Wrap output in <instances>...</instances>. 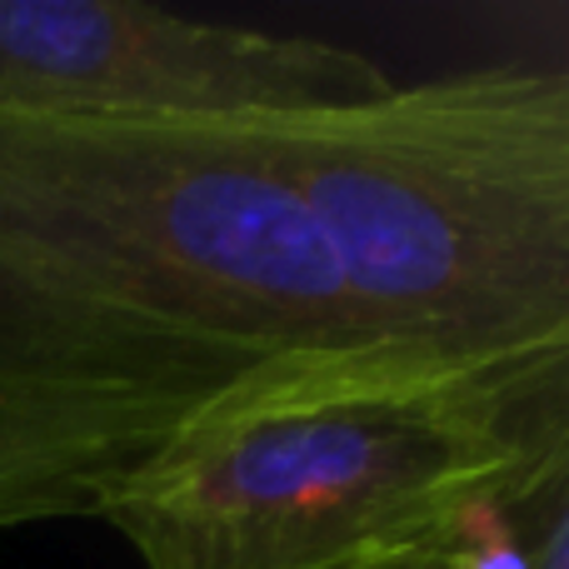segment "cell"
I'll return each mask as SVG.
<instances>
[{
	"mask_svg": "<svg viewBox=\"0 0 569 569\" xmlns=\"http://www.w3.org/2000/svg\"><path fill=\"white\" fill-rule=\"evenodd\" d=\"M365 355L266 120L0 106V530L106 520L240 395Z\"/></svg>",
	"mask_w": 569,
	"mask_h": 569,
	"instance_id": "1",
	"label": "cell"
},
{
	"mask_svg": "<svg viewBox=\"0 0 569 569\" xmlns=\"http://www.w3.org/2000/svg\"><path fill=\"white\" fill-rule=\"evenodd\" d=\"M535 569H569V510H560L540 535L535 550Z\"/></svg>",
	"mask_w": 569,
	"mask_h": 569,
	"instance_id": "5",
	"label": "cell"
},
{
	"mask_svg": "<svg viewBox=\"0 0 569 569\" xmlns=\"http://www.w3.org/2000/svg\"><path fill=\"white\" fill-rule=\"evenodd\" d=\"M569 465V360L320 365L240 395L106 520L146 569H350Z\"/></svg>",
	"mask_w": 569,
	"mask_h": 569,
	"instance_id": "3",
	"label": "cell"
},
{
	"mask_svg": "<svg viewBox=\"0 0 569 569\" xmlns=\"http://www.w3.org/2000/svg\"><path fill=\"white\" fill-rule=\"evenodd\" d=\"M370 56L126 0H0V106L120 126H240L390 96Z\"/></svg>",
	"mask_w": 569,
	"mask_h": 569,
	"instance_id": "4",
	"label": "cell"
},
{
	"mask_svg": "<svg viewBox=\"0 0 569 569\" xmlns=\"http://www.w3.org/2000/svg\"><path fill=\"white\" fill-rule=\"evenodd\" d=\"M266 130L375 355L435 370L569 360L565 70H460Z\"/></svg>",
	"mask_w": 569,
	"mask_h": 569,
	"instance_id": "2",
	"label": "cell"
}]
</instances>
